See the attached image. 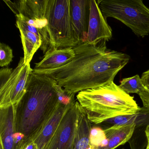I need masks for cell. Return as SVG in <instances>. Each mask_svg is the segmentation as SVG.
<instances>
[{"label": "cell", "instance_id": "obj_1", "mask_svg": "<svg viewBox=\"0 0 149 149\" xmlns=\"http://www.w3.org/2000/svg\"><path fill=\"white\" fill-rule=\"evenodd\" d=\"M73 48L75 56L66 65L33 72L53 78L63 88L76 94L114 81L130 61L129 55L108 49L105 43L91 45L85 42Z\"/></svg>", "mask_w": 149, "mask_h": 149}, {"label": "cell", "instance_id": "obj_2", "mask_svg": "<svg viewBox=\"0 0 149 149\" xmlns=\"http://www.w3.org/2000/svg\"><path fill=\"white\" fill-rule=\"evenodd\" d=\"M53 78L33 72L26 91L16 109L17 132L27 139H33L41 130L59 105Z\"/></svg>", "mask_w": 149, "mask_h": 149}, {"label": "cell", "instance_id": "obj_3", "mask_svg": "<svg viewBox=\"0 0 149 149\" xmlns=\"http://www.w3.org/2000/svg\"><path fill=\"white\" fill-rule=\"evenodd\" d=\"M77 98L89 120L97 125L119 116L133 115L140 109L133 97L114 81L81 91Z\"/></svg>", "mask_w": 149, "mask_h": 149}, {"label": "cell", "instance_id": "obj_4", "mask_svg": "<svg viewBox=\"0 0 149 149\" xmlns=\"http://www.w3.org/2000/svg\"><path fill=\"white\" fill-rule=\"evenodd\" d=\"M97 3L105 19L120 21L139 37L149 34V8L143 1L102 0Z\"/></svg>", "mask_w": 149, "mask_h": 149}, {"label": "cell", "instance_id": "obj_5", "mask_svg": "<svg viewBox=\"0 0 149 149\" xmlns=\"http://www.w3.org/2000/svg\"><path fill=\"white\" fill-rule=\"evenodd\" d=\"M47 19L52 49L74 48L79 44L72 23L70 0H49Z\"/></svg>", "mask_w": 149, "mask_h": 149}, {"label": "cell", "instance_id": "obj_6", "mask_svg": "<svg viewBox=\"0 0 149 149\" xmlns=\"http://www.w3.org/2000/svg\"><path fill=\"white\" fill-rule=\"evenodd\" d=\"M33 69L21 57L18 66L13 69L0 70V109L18 104L26 91Z\"/></svg>", "mask_w": 149, "mask_h": 149}, {"label": "cell", "instance_id": "obj_7", "mask_svg": "<svg viewBox=\"0 0 149 149\" xmlns=\"http://www.w3.org/2000/svg\"><path fill=\"white\" fill-rule=\"evenodd\" d=\"M16 15H22L31 20V24L40 31L42 36L49 34L47 13L49 0H4Z\"/></svg>", "mask_w": 149, "mask_h": 149}, {"label": "cell", "instance_id": "obj_8", "mask_svg": "<svg viewBox=\"0 0 149 149\" xmlns=\"http://www.w3.org/2000/svg\"><path fill=\"white\" fill-rule=\"evenodd\" d=\"M79 108L77 101L70 105L47 149H74Z\"/></svg>", "mask_w": 149, "mask_h": 149}, {"label": "cell", "instance_id": "obj_9", "mask_svg": "<svg viewBox=\"0 0 149 149\" xmlns=\"http://www.w3.org/2000/svg\"><path fill=\"white\" fill-rule=\"evenodd\" d=\"M89 21L87 43L97 45L111 40L112 29L103 15L97 1L90 0Z\"/></svg>", "mask_w": 149, "mask_h": 149}, {"label": "cell", "instance_id": "obj_10", "mask_svg": "<svg viewBox=\"0 0 149 149\" xmlns=\"http://www.w3.org/2000/svg\"><path fill=\"white\" fill-rule=\"evenodd\" d=\"M71 19L79 44L87 42L89 21L90 0H70Z\"/></svg>", "mask_w": 149, "mask_h": 149}, {"label": "cell", "instance_id": "obj_11", "mask_svg": "<svg viewBox=\"0 0 149 149\" xmlns=\"http://www.w3.org/2000/svg\"><path fill=\"white\" fill-rule=\"evenodd\" d=\"M18 104L0 109L1 149H16L14 135L16 132V114Z\"/></svg>", "mask_w": 149, "mask_h": 149}, {"label": "cell", "instance_id": "obj_12", "mask_svg": "<svg viewBox=\"0 0 149 149\" xmlns=\"http://www.w3.org/2000/svg\"><path fill=\"white\" fill-rule=\"evenodd\" d=\"M71 104L66 105L59 104L55 111L46 122L40 132L32 139L37 145L38 149H47Z\"/></svg>", "mask_w": 149, "mask_h": 149}, {"label": "cell", "instance_id": "obj_13", "mask_svg": "<svg viewBox=\"0 0 149 149\" xmlns=\"http://www.w3.org/2000/svg\"><path fill=\"white\" fill-rule=\"evenodd\" d=\"M75 56V54L73 48L52 49L47 51L42 61L36 64L33 71L61 68L70 62Z\"/></svg>", "mask_w": 149, "mask_h": 149}, {"label": "cell", "instance_id": "obj_14", "mask_svg": "<svg viewBox=\"0 0 149 149\" xmlns=\"http://www.w3.org/2000/svg\"><path fill=\"white\" fill-rule=\"evenodd\" d=\"M135 124L116 125L103 130L108 141L107 146L97 149H115L129 142L134 133Z\"/></svg>", "mask_w": 149, "mask_h": 149}, {"label": "cell", "instance_id": "obj_15", "mask_svg": "<svg viewBox=\"0 0 149 149\" xmlns=\"http://www.w3.org/2000/svg\"><path fill=\"white\" fill-rule=\"evenodd\" d=\"M135 124L136 127L149 125V108L142 107L136 114L119 116L108 119L100 124L103 130L116 125Z\"/></svg>", "mask_w": 149, "mask_h": 149}, {"label": "cell", "instance_id": "obj_16", "mask_svg": "<svg viewBox=\"0 0 149 149\" xmlns=\"http://www.w3.org/2000/svg\"><path fill=\"white\" fill-rule=\"evenodd\" d=\"M91 128V122L79 104L74 149H87L90 146V136Z\"/></svg>", "mask_w": 149, "mask_h": 149}, {"label": "cell", "instance_id": "obj_17", "mask_svg": "<svg viewBox=\"0 0 149 149\" xmlns=\"http://www.w3.org/2000/svg\"><path fill=\"white\" fill-rule=\"evenodd\" d=\"M20 33V37L24 51V62L26 64H30L36 52L41 47V39L36 35L28 30L17 28Z\"/></svg>", "mask_w": 149, "mask_h": 149}, {"label": "cell", "instance_id": "obj_18", "mask_svg": "<svg viewBox=\"0 0 149 149\" xmlns=\"http://www.w3.org/2000/svg\"><path fill=\"white\" fill-rule=\"evenodd\" d=\"M119 86L123 91L129 95L130 93L138 94L139 91L144 87L141 78L138 75L124 78L120 82Z\"/></svg>", "mask_w": 149, "mask_h": 149}, {"label": "cell", "instance_id": "obj_19", "mask_svg": "<svg viewBox=\"0 0 149 149\" xmlns=\"http://www.w3.org/2000/svg\"><path fill=\"white\" fill-rule=\"evenodd\" d=\"M90 143L92 146L96 148H103L107 146L108 139L104 131L100 127L91 128L90 136Z\"/></svg>", "mask_w": 149, "mask_h": 149}, {"label": "cell", "instance_id": "obj_20", "mask_svg": "<svg viewBox=\"0 0 149 149\" xmlns=\"http://www.w3.org/2000/svg\"><path fill=\"white\" fill-rule=\"evenodd\" d=\"M55 88L59 103L64 105H69L76 102L74 97L75 94L63 88L57 83L56 84Z\"/></svg>", "mask_w": 149, "mask_h": 149}, {"label": "cell", "instance_id": "obj_21", "mask_svg": "<svg viewBox=\"0 0 149 149\" xmlns=\"http://www.w3.org/2000/svg\"><path fill=\"white\" fill-rule=\"evenodd\" d=\"M13 58V51L8 45L1 42L0 44V66L7 67Z\"/></svg>", "mask_w": 149, "mask_h": 149}, {"label": "cell", "instance_id": "obj_22", "mask_svg": "<svg viewBox=\"0 0 149 149\" xmlns=\"http://www.w3.org/2000/svg\"><path fill=\"white\" fill-rule=\"evenodd\" d=\"M138 95L143 102V107L149 108V85L144 86Z\"/></svg>", "mask_w": 149, "mask_h": 149}, {"label": "cell", "instance_id": "obj_23", "mask_svg": "<svg viewBox=\"0 0 149 149\" xmlns=\"http://www.w3.org/2000/svg\"><path fill=\"white\" fill-rule=\"evenodd\" d=\"M20 149H39L37 145L32 139H27Z\"/></svg>", "mask_w": 149, "mask_h": 149}, {"label": "cell", "instance_id": "obj_24", "mask_svg": "<svg viewBox=\"0 0 149 149\" xmlns=\"http://www.w3.org/2000/svg\"><path fill=\"white\" fill-rule=\"evenodd\" d=\"M141 80L144 86L149 85V70L142 74Z\"/></svg>", "mask_w": 149, "mask_h": 149}, {"label": "cell", "instance_id": "obj_25", "mask_svg": "<svg viewBox=\"0 0 149 149\" xmlns=\"http://www.w3.org/2000/svg\"><path fill=\"white\" fill-rule=\"evenodd\" d=\"M146 137H147V146H146V149H149V132H148V131L147 130V129H146Z\"/></svg>", "mask_w": 149, "mask_h": 149}, {"label": "cell", "instance_id": "obj_26", "mask_svg": "<svg viewBox=\"0 0 149 149\" xmlns=\"http://www.w3.org/2000/svg\"><path fill=\"white\" fill-rule=\"evenodd\" d=\"M87 149H97V148L96 147H94V146H92L91 145L90 146V147Z\"/></svg>", "mask_w": 149, "mask_h": 149}, {"label": "cell", "instance_id": "obj_27", "mask_svg": "<svg viewBox=\"0 0 149 149\" xmlns=\"http://www.w3.org/2000/svg\"><path fill=\"white\" fill-rule=\"evenodd\" d=\"M146 129H147V130H148L149 132V125H148V126L146 127Z\"/></svg>", "mask_w": 149, "mask_h": 149}, {"label": "cell", "instance_id": "obj_28", "mask_svg": "<svg viewBox=\"0 0 149 149\" xmlns=\"http://www.w3.org/2000/svg\"></svg>", "mask_w": 149, "mask_h": 149}]
</instances>
